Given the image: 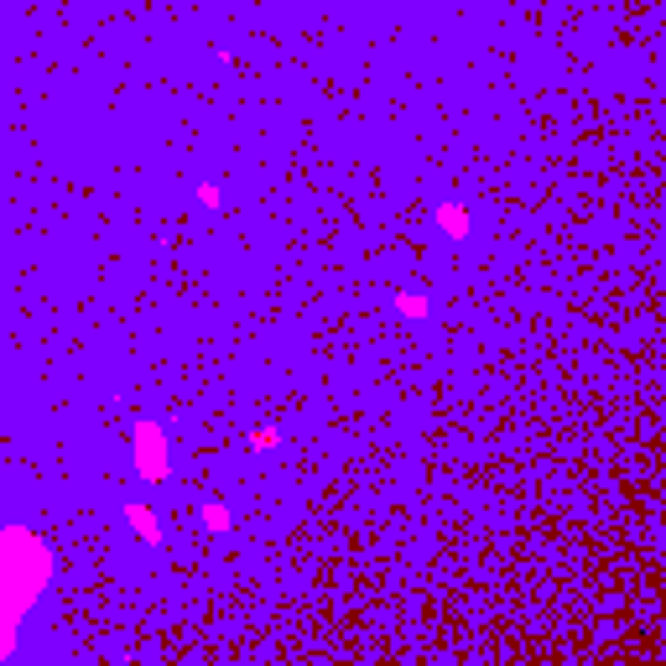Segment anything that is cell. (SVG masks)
Returning a JSON list of instances; mask_svg holds the SVG:
<instances>
[{
	"label": "cell",
	"mask_w": 666,
	"mask_h": 666,
	"mask_svg": "<svg viewBox=\"0 0 666 666\" xmlns=\"http://www.w3.org/2000/svg\"><path fill=\"white\" fill-rule=\"evenodd\" d=\"M136 437H141V474H146V479H162V474H167V463H162V442H156L162 433H156L151 422H141V427H136Z\"/></svg>",
	"instance_id": "6da1fadb"
},
{
	"label": "cell",
	"mask_w": 666,
	"mask_h": 666,
	"mask_svg": "<svg viewBox=\"0 0 666 666\" xmlns=\"http://www.w3.org/2000/svg\"><path fill=\"white\" fill-rule=\"evenodd\" d=\"M437 224L448 229V234H459V240H463V234H468V214H463L459 203H442V208H437Z\"/></svg>",
	"instance_id": "7a4b0ae2"
},
{
	"label": "cell",
	"mask_w": 666,
	"mask_h": 666,
	"mask_svg": "<svg viewBox=\"0 0 666 666\" xmlns=\"http://www.w3.org/2000/svg\"><path fill=\"white\" fill-rule=\"evenodd\" d=\"M130 520L141 526V537H146V542H162V537H156V520H151L146 511H130Z\"/></svg>",
	"instance_id": "3957f363"
},
{
	"label": "cell",
	"mask_w": 666,
	"mask_h": 666,
	"mask_svg": "<svg viewBox=\"0 0 666 666\" xmlns=\"http://www.w3.org/2000/svg\"><path fill=\"white\" fill-rule=\"evenodd\" d=\"M396 307H401V312H416V318L427 312V302H422V297H411V292H401V297H396Z\"/></svg>",
	"instance_id": "277c9868"
},
{
	"label": "cell",
	"mask_w": 666,
	"mask_h": 666,
	"mask_svg": "<svg viewBox=\"0 0 666 666\" xmlns=\"http://www.w3.org/2000/svg\"><path fill=\"white\" fill-rule=\"evenodd\" d=\"M203 520H208V526H229V511H219V505H203Z\"/></svg>",
	"instance_id": "5b68a950"
}]
</instances>
